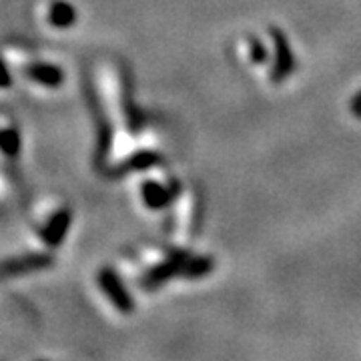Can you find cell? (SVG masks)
Listing matches in <instances>:
<instances>
[{"label":"cell","mask_w":361,"mask_h":361,"mask_svg":"<svg viewBox=\"0 0 361 361\" xmlns=\"http://www.w3.org/2000/svg\"><path fill=\"white\" fill-rule=\"evenodd\" d=\"M71 221H73L71 209H61V211H56L51 219H49V223L40 229V239H42L49 247H59L63 243V239L66 237V233H68Z\"/></svg>","instance_id":"cell-3"},{"label":"cell","mask_w":361,"mask_h":361,"mask_svg":"<svg viewBox=\"0 0 361 361\" xmlns=\"http://www.w3.org/2000/svg\"><path fill=\"white\" fill-rule=\"evenodd\" d=\"M25 75L28 78H32L35 82H39L42 87H49V89H56L63 85L65 80V73L63 68L51 63H35L25 71Z\"/></svg>","instance_id":"cell-4"},{"label":"cell","mask_w":361,"mask_h":361,"mask_svg":"<svg viewBox=\"0 0 361 361\" xmlns=\"http://www.w3.org/2000/svg\"><path fill=\"white\" fill-rule=\"evenodd\" d=\"M157 163H161V157L151 153V151H145V153H137L135 157H130L129 161H125L123 165H118L115 171H111V177H118V175H125L130 171H145V169L153 167Z\"/></svg>","instance_id":"cell-6"},{"label":"cell","mask_w":361,"mask_h":361,"mask_svg":"<svg viewBox=\"0 0 361 361\" xmlns=\"http://www.w3.org/2000/svg\"><path fill=\"white\" fill-rule=\"evenodd\" d=\"M54 257L49 253H28V255H20V257H13L8 261L0 263V281L6 277H14V275H25V273H32V271L49 269Z\"/></svg>","instance_id":"cell-1"},{"label":"cell","mask_w":361,"mask_h":361,"mask_svg":"<svg viewBox=\"0 0 361 361\" xmlns=\"http://www.w3.org/2000/svg\"><path fill=\"white\" fill-rule=\"evenodd\" d=\"M49 23L54 28H71L77 23V11L66 0H54L49 8Z\"/></svg>","instance_id":"cell-5"},{"label":"cell","mask_w":361,"mask_h":361,"mask_svg":"<svg viewBox=\"0 0 361 361\" xmlns=\"http://www.w3.org/2000/svg\"><path fill=\"white\" fill-rule=\"evenodd\" d=\"M0 151L8 157L18 155V151H20V135H18V130L13 129V127L0 130Z\"/></svg>","instance_id":"cell-9"},{"label":"cell","mask_w":361,"mask_h":361,"mask_svg":"<svg viewBox=\"0 0 361 361\" xmlns=\"http://www.w3.org/2000/svg\"><path fill=\"white\" fill-rule=\"evenodd\" d=\"M142 199H145V203L149 207H163L169 201V193L161 187V185H157V183H145V187H142Z\"/></svg>","instance_id":"cell-8"},{"label":"cell","mask_w":361,"mask_h":361,"mask_svg":"<svg viewBox=\"0 0 361 361\" xmlns=\"http://www.w3.org/2000/svg\"><path fill=\"white\" fill-rule=\"evenodd\" d=\"M99 283H101V289H103L106 297L115 303V307L123 313H130L133 311V299L127 293V289L123 287L118 275H116L113 269H101L99 273Z\"/></svg>","instance_id":"cell-2"},{"label":"cell","mask_w":361,"mask_h":361,"mask_svg":"<svg viewBox=\"0 0 361 361\" xmlns=\"http://www.w3.org/2000/svg\"><path fill=\"white\" fill-rule=\"evenodd\" d=\"M13 85V75H11V68L6 66V63L2 61L0 56V89H8Z\"/></svg>","instance_id":"cell-10"},{"label":"cell","mask_w":361,"mask_h":361,"mask_svg":"<svg viewBox=\"0 0 361 361\" xmlns=\"http://www.w3.org/2000/svg\"><path fill=\"white\" fill-rule=\"evenodd\" d=\"M90 109H92V115L99 118V123H97V135H99V147H97V159H99V163L103 161L104 155H106V149H109V145H111V127H109V123H106V118L101 113V109L97 106V103L90 99Z\"/></svg>","instance_id":"cell-7"}]
</instances>
